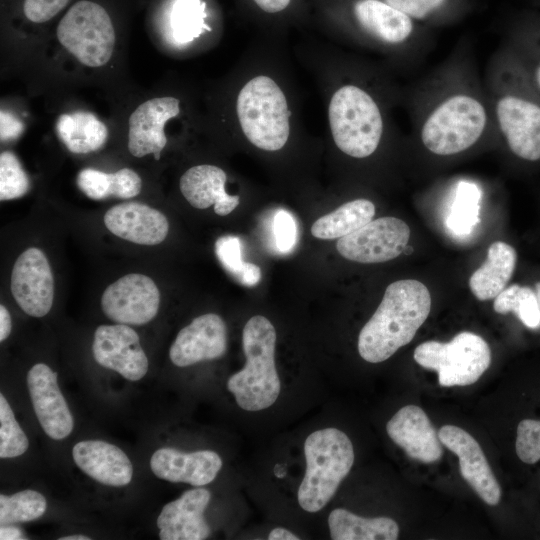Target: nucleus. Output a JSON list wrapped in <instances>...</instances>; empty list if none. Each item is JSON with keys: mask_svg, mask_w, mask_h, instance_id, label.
Listing matches in <instances>:
<instances>
[{"mask_svg": "<svg viewBox=\"0 0 540 540\" xmlns=\"http://www.w3.org/2000/svg\"><path fill=\"white\" fill-rule=\"evenodd\" d=\"M407 100L414 139L432 156L455 157L497 140L472 43H457L413 83Z\"/></svg>", "mask_w": 540, "mask_h": 540, "instance_id": "nucleus-1", "label": "nucleus"}, {"mask_svg": "<svg viewBox=\"0 0 540 540\" xmlns=\"http://www.w3.org/2000/svg\"><path fill=\"white\" fill-rule=\"evenodd\" d=\"M483 81L497 140L518 160L540 162V94L503 43L490 56Z\"/></svg>", "mask_w": 540, "mask_h": 540, "instance_id": "nucleus-2", "label": "nucleus"}, {"mask_svg": "<svg viewBox=\"0 0 540 540\" xmlns=\"http://www.w3.org/2000/svg\"><path fill=\"white\" fill-rule=\"evenodd\" d=\"M431 310L428 288L415 279L388 285L383 299L358 336V352L369 363L390 358L410 343Z\"/></svg>", "mask_w": 540, "mask_h": 540, "instance_id": "nucleus-3", "label": "nucleus"}, {"mask_svg": "<svg viewBox=\"0 0 540 540\" xmlns=\"http://www.w3.org/2000/svg\"><path fill=\"white\" fill-rule=\"evenodd\" d=\"M277 334L271 321L255 315L245 324L242 347L244 367L231 375L226 387L243 410L257 412L271 407L281 392L275 363Z\"/></svg>", "mask_w": 540, "mask_h": 540, "instance_id": "nucleus-4", "label": "nucleus"}, {"mask_svg": "<svg viewBox=\"0 0 540 540\" xmlns=\"http://www.w3.org/2000/svg\"><path fill=\"white\" fill-rule=\"evenodd\" d=\"M328 120L337 148L356 159L368 158L378 150L387 126L382 104L366 87L355 82L334 92Z\"/></svg>", "mask_w": 540, "mask_h": 540, "instance_id": "nucleus-5", "label": "nucleus"}, {"mask_svg": "<svg viewBox=\"0 0 540 540\" xmlns=\"http://www.w3.org/2000/svg\"><path fill=\"white\" fill-rule=\"evenodd\" d=\"M306 469L297 492L306 512L322 510L333 498L354 463V448L345 432L335 427L318 429L304 445Z\"/></svg>", "mask_w": 540, "mask_h": 540, "instance_id": "nucleus-6", "label": "nucleus"}, {"mask_svg": "<svg viewBox=\"0 0 540 540\" xmlns=\"http://www.w3.org/2000/svg\"><path fill=\"white\" fill-rule=\"evenodd\" d=\"M240 127L257 148L277 151L290 135V111L279 85L270 77L259 75L244 84L236 104Z\"/></svg>", "mask_w": 540, "mask_h": 540, "instance_id": "nucleus-7", "label": "nucleus"}, {"mask_svg": "<svg viewBox=\"0 0 540 540\" xmlns=\"http://www.w3.org/2000/svg\"><path fill=\"white\" fill-rule=\"evenodd\" d=\"M414 360L435 370L441 386L475 383L488 369L491 351L487 342L472 332H461L447 343L426 341L414 350Z\"/></svg>", "mask_w": 540, "mask_h": 540, "instance_id": "nucleus-8", "label": "nucleus"}, {"mask_svg": "<svg viewBox=\"0 0 540 540\" xmlns=\"http://www.w3.org/2000/svg\"><path fill=\"white\" fill-rule=\"evenodd\" d=\"M59 42L81 63L89 67L105 65L115 46L110 16L99 4L82 0L70 7L57 27Z\"/></svg>", "mask_w": 540, "mask_h": 540, "instance_id": "nucleus-9", "label": "nucleus"}, {"mask_svg": "<svg viewBox=\"0 0 540 540\" xmlns=\"http://www.w3.org/2000/svg\"><path fill=\"white\" fill-rule=\"evenodd\" d=\"M409 237L410 228L406 222L395 217H381L339 238L336 248L347 260L381 263L404 252Z\"/></svg>", "mask_w": 540, "mask_h": 540, "instance_id": "nucleus-10", "label": "nucleus"}, {"mask_svg": "<svg viewBox=\"0 0 540 540\" xmlns=\"http://www.w3.org/2000/svg\"><path fill=\"white\" fill-rule=\"evenodd\" d=\"M160 292L148 276L131 273L106 287L101 296L103 313L111 321L126 325H144L159 310Z\"/></svg>", "mask_w": 540, "mask_h": 540, "instance_id": "nucleus-11", "label": "nucleus"}, {"mask_svg": "<svg viewBox=\"0 0 540 540\" xmlns=\"http://www.w3.org/2000/svg\"><path fill=\"white\" fill-rule=\"evenodd\" d=\"M10 289L27 315L41 318L49 313L54 300V278L41 249L30 247L18 256L11 272Z\"/></svg>", "mask_w": 540, "mask_h": 540, "instance_id": "nucleus-12", "label": "nucleus"}, {"mask_svg": "<svg viewBox=\"0 0 540 540\" xmlns=\"http://www.w3.org/2000/svg\"><path fill=\"white\" fill-rule=\"evenodd\" d=\"M92 353L102 367L129 381H139L148 372L149 361L138 333L129 325H100L94 332Z\"/></svg>", "mask_w": 540, "mask_h": 540, "instance_id": "nucleus-13", "label": "nucleus"}, {"mask_svg": "<svg viewBox=\"0 0 540 540\" xmlns=\"http://www.w3.org/2000/svg\"><path fill=\"white\" fill-rule=\"evenodd\" d=\"M27 388L36 418L53 440H63L74 428V419L58 385V375L45 363L33 365L27 373Z\"/></svg>", "mask_w": 540, "mask_h": 540, "instance_id": "nucleus-14", "label": "nucleus"}, {"mask_svg": "<svg viewBox=\"0 0 540 540\" xmlns=\"http://www.w3.org/2000/svg\"><path fill=\"white\" fill-rule=\"evenodd\" d=\"M227 326L221 316L206 313L182 328L169 349V358L177 367L221 358L227 351Z\"/></svg>", "mask_w": 540, "mask_h": 540, "instance_id": "nucleus-15", "label": "nucleus"}, {"mask_svg": "<svg viewBox=\"0 0 540 540\" xmlns=\"http://www.w3.org/2000/svg\"><path fill=\"white\" fill-rule=\"evenodd\" d=\"M441 443L459 458L460 473L479 497L496 505L501 489L478 442L465 430L444 425L438 432Z\"/></svg>", "mask_w": 540, "mask_h": 540, "instance_id": "nucleus-16", "label": "nucleus"}, {"mask_svg": "<svg viewBox=\"0 0 540 540\" xmlns=\"http://www.w3.org/2000/svg\"><path fill=\"white\" fill-rule=\"evenodd\" d=\"M211 492L205 488L185 491L177 499L163 506L156 519L161 540H203L210 536L211 528L205 511Z\"/></svg>", "mask_w": 540, "mask_h": 540, "instance_id": "nucleus-17", "label": "nucleus"}, {"mask_svg": "<svg viewBox=\"0 0 540 540\" xmlns=\"http://www.w3.org/2000/svg\"><path fill=\"white\" fill-rule=\"evenodd\" d=\"M179 112L180 103L175 97L153 98L139 105L129 118V152L138 158L153 154L159 160L167 143L166 122Z\"/></svg>", "mask_w": 540, "mask_h": 540, "instance_id": "nucleus-18", "label": "nucleus"}, {"mask_svg": "<svg viewBox=\"0 0 540 540\" xmlns=\"http://www.w3.org/2000/svg\"><path fill=\"white\" fill-rule=\"evenodd\" d=\"M222 465L220 455L213 450L184 452L171 447L157 449L149 461L150 469L157 478L194 487L211 483Z\"/></svg>", "mask_w": 540, "mask_h": 540, "instance_id": "nucleus-19", "label": "nucleus"}, {"mask_svg": "<svg viewBox=\"0 0 540 540\" xmlns=\"http://www.w3.org/2000/svg\"><path fill=\"white\" fill-rule=\"evenodd\" d=\"M386 431L392 441L413 459L432 463L442 456L439 436L418 406L407 405L399 409L387 422Z\"/></svg>", "mask_w": 540, "mask_h": 540, "instance_id": "nucleus-20", "label": "nucleus"}, {"mask_svg": "<svg viewBox=\"0 0 540 540\" xmlns=\"http://www.w3.org/2000/svg\"><path fill=\"white\" fill-rule=\"evenodd\" d=\"M104 224L119 238L146 246L160 244L169 231L166 216L140 202L121 203L111 207L104 215Z\"/></svg>", "mask_w": 540, "mask_h": 540, "instance_id": "nucleus-21", "label": "nucleus"}, {"mask_svg": "<svg viewBox=\"0 0 540 540\" xmlns=\"http://www.w3.org/2000/svg\"><path fill=\"white\" fill-rule=\"evenodd\" d=\"M76 466L94 481L109 487H124L133 478V465L118 446L103 440H83L72 449Z\"/></svg>", "mask_w": 540, "mask_h": 540, "instance_id": "nucleus-22", "label": "nucleus"}, {"mask_svg": "<svg viewBox=\"0 0 540 540\" xmlns=\"http://www.w3.org/2000/svg\"><path fill=\"white\" fill-rule=\"evenodd\" d=\"M227 175L215 165L202 164L189 168L180 178L179 187L185 199L197 209L214 205L217 215L231 213L239 204L238 195L225 190Z\"/></svg>", "mask_w": 540, "mask_h": 540, "instance_id": "nucleus-23", "label": "nucleus"}, {"mask_svg": "<svg viewBox=\"0 0 540 540\" xmlns=\"http://www.w3.org/2000/svg\"><path fill=\"white\" fill-rule=\"evenodd\" d=\"M517 260L515 249L502 241L492 243L487 259L469 278V287L481 300L495 298L503 291L513 275Z\"/></svg>", "mask_w": 540, "mask_h": 540, "instance_id": "nucleus-24", "label": "nucleus"}, {"mask_svg": "<svg viewBox=\"0 0 540 540\" xmlns=\"http://www.w3.org/2000/svg\"><path fill=\"white\" fill-rule=\"evenodd\" d=\"M56 132L66 148L76 154L96 151L108 138L106 125L88 111L60 115L56 122Z\"/></svg>", "mask_w": 540, "mask_h": 540, "instance_id": "nucleus-25", "label": "nucleus"}, {"mask_svg": "<svg viewBox=\"0 0 540 540\" xmlns=\"http://www.w3.org/2000/svg\"><path fill=\"white\" fill-rule=\"evenodd\" d=\"M333 540H395L398 524L389 517L365 518L346 509L336 508L328 516Z\"/></svg>", "mask_w": 540, "mask_h": 540, "instance_id": "nucleus-26", "label": "nucleus"}, {"mask_svg": "<svg viewBox=\"0 0 540 540\" xmlns=\"http://www.w3.org/2000/svg\"><path fill=\"white\" fill-rule=\"evenodd\" d=\"M374 215L373 202L364 198L355 199L317 219L311 233L322 240L341 238L370 222Z\"/></svg>", "mask_w": 540, "mask_h": 540, "instance_id": "nucleus-27", "label": "nucleus"}, {"mask_svg": "<svg viewBox=\"0 0 540 540\" xmlns=\"http://www.w3.org/2000/svg\"><path fill=\"white\" fill-rule=\"evenodd\" d=\"M483 189L479 182L458 179L450 187V209L446 226L456 235L469 234L479 222Z\"/></svg>", "mask_w": 540, "mask_h": 540, "instance_id": "nucleus-28", "label": "nucleus"}, {"mask_svg": "<svg viewBox=\"0 0 540 540\" xmlns=\"http://www.w3.org/2000/svg\"><path fill=\"white\" fill-rule=\"evenodd\" d=\"M503 44L519 61L540 94V19H526L512 27Z\"/></svg>", "mask_w": 540, "mask_h": 540, "instance_id": "nucleus-29", "label": "nucleus"}, {"mask_svg": "<svg viewBox=\"0 0 540 540\" xmlns=\"http://www.w3.org/2000/svg\"><path fill=\"white\" fill-rule=\"evenodd\" d=\"M206 5L201 0H175L170 25L174 41L187 44L210 28L205 24Z\"/></svg>", "mask_w": 540, "mask_h": 540, "instance_id": "nucleus-30", "label": "nucleus"}, {"mask_svg": "<svg viewBox=\"0 0 540 540\" xmlns=\"http://www.w3.org/2000/svg\"><path fill=\"white\" fill-rule=\"evenodd\" d=\"M495 312H514L530 329L540 327V307L536 293L529 287L513 284L501 291L493 302Z\"/></svg>", "mask_w": 540, "mask_h": 540, "instance_id": "nucleus-31", "label": "nucleus"}, {"mask_svg": "<svg viewBox=\"0 0 540 540\" xmlns=\"http://www.w3.org/2000/svg\"><path fill=\"white\" fill-rule=\"evenodd\" d=\"M46 509L45 496L33 489H25L12 495H0L1 525L34 521L42 517Z\"/></svg>", "mask_w": 540, "mask_h": 540, "instance_id": "nucleus-32", "label": "nucleus"}, {"mask_svg": "<svg viewBox=\"0 0 540 540\" xmlns=\"http://www.w3.org/2000/svg\"><path fill=\"white\" fill-rule=\"evenodd\" d=\"M29 447V440L15 418L6 397L0 394V458H16Z\"/></svg>", "mask_w": 540, "mask_h": 540, "instance_id": "nucleus-33", "label": "nucleus"}, {"mask_svg": "<svg viewBox=\"0 0 540 540\" xmlns=\"http://www.w3.org/2000/svg\"><path fill=\"white\" fill-rule=\"evenodd\" d=\"M30 189V180L18 157L11 151L0 155V200L24 196Z\"/></svg>", "mask_w": 540, "mask_h": 540, "instance_id": "nucleus-34", "label": "nucleus"}, {"mask_svg": "<svg viewBox=\"0 0 540 540\" xmlns=\"http://www.w3.org/2000/svg\"><path fill=\"white\" fill-rule=\"evenodd\" d=\"M415 22H439L448 13L451 0H383Z\"/></svg>", "mask_w": 540, "mask_h": 540, "instance_id": "nucleus-35", "label": "nucleus"}, {"mask_svg": "<svg viewBox=\"0 0 540 540\" xmlns=\"http://www.w3.org/2000/svg\"><path fill=\"white\" fill-rule=\"evenodd\" d=\"M516 453L521 461L534 464L540 460V421L524 419L517 426Z\"/></svg>", "mask_w": 540, "mask_h": 540, "instance_id": "nucleus-36", "label": "nucleus"}, {"mask_svg": "<svg viewBox=\"0 0 540 540\" xmlns=\"http://www.w3.org/2000/svg\"><path fill=\"white\" fill-rule=\"evenodd\" d=\"M76 184L90 199L102 200L112 196L113 175L94 168H84L78 173Z\"/></svg>", "mask_w": 540, "mask_h": 540, "instance_id": "nucleus-37", "label": "nucleus"}, {"mask_svg": "<svg viewBox=\"0 0 540 540\" xmlns=\"http://www.w3.org/2000/svg\"><path fill=\"white\" fill-rule=\"evenodd\" d=\"M214 248L221 265L237 278L244 265L239 237L221 236L216 240Z\"/></svg>", "mask_w": 540, "mask_h": 540, "instance_id": "nucleus-38", "label": "nucleus"}, {"mask_svg": "<svg viewBox=\"0 0 540 540\" xmlns=\"http://www.w3.org/2000/svg\"><path fill=\"white\" fill-rule=\"evenodd\" d=\"M276 247L282 253L290 252L297 240V225L294 217L286 210L276 212L273 222Z\"/></svg>", "mask_w": 540, "mask_h": 540, "instance_id": "nucleus-39", "label": "nucleus"}, {"mask_svg": "<svg viewBox=\"0 0 540 540\" xmlns=\"http://www.w3.org/2000/svg\"><path fill=\"white\" fill-rule=\"evenodd\" d=\"M69 0H25L24 14L34 23H43L57 15Z\"/></svg>", "mask_w": 540, "mask_h": 540, "instance_id": "nucleus-40", "label": "nucleus"}, {"mask_svg": "<svg viewBox=\"0 0 540 540\" xmlns=\"http://www.w3.org/2000/svg\"><path fill=\"white\" fill-rule=\"evenodd\" d=\"M113 174L112 196L120 199H129L137 196L142 187L140 176L130 168H122Z\"/></svg>", "mask_w": 540, "mask_h": 540, "instance_id": "nucleus-41", "label": "nucleus"}, {"mask_svg": "<svg viewBox=\"0 0 540 540\" xmlns=\"http://www.w3.org/2000/svg\"><path fill=\"white\" fill-rule=\"evenodd\" d=\"M1 140H14L23 131V123L7 111L1 110Z\"/></svg>", "mask_w": 540, "mask_h": 540, "instance_id": "nucleus-42", "label": "nucleus"}, {"mask_svg": "<svg viewBox=\"0 0 540 540\" xmlns=\"http://www.w3.org/2000/svg\"><path fill=\"white\" fill-rule=\"evenodd\" d=\"M237 279L245 286H255L261 279V269L256 264L244 262L243 268Z\"/></svg>", "mask_w": 540, "mask_h": 540, "instance_id": "nucleus-43", "label": "nucleus"}, {"mask_svg": "<svg viewBox=\"0 0 540 540\" xmlns=\"http://www.w3.org/2000/svg\"><path fill=\"white\" fill-rule=\"evenodd\" d=\"M12 330V320L7 308L0 305V341L3 342L8 338Z\"/></svg>", "mask_w": 540, "mask_h": 540, "instance_id": "nucleus-44", "label": "nucleus"}, {"mask_svg": "<svg viewBox=\"0 0 540 540\" xmlns=\"http://www.w3.org/2000/svg\"><path fill=\"white\" fill-rule=\"evenodd\" d=\"M263 11L276 13L287 8L291 0H253Z\"/></svg>", "mask_w": 540, "mask_h": 540, "instance_id": "nucleus-45", "label": "nucleus"}, {"mask_svg": "<svg viewBox=\"0 0 540 540\" xmlns=\"http://www.w3.org/2000/svg\"><path fill=\"white\" fill-rule=\"evenodd\" d=\"M0 539L1 540H19L26 539L22 530L18 527L11 525H1L0 528Z\"/></svg>", "mask_w": 540, "mask_h": 540, "instance_id": "nucleus-46", "label": "nucleus"}, {"mask_svg": "<svg viewBox=\"0 0 540 540\" xmlns=\"http://www.w3.org/2000/svg\"><path fill=\"white\" fill-rule=\"evenodd\" d=\"M269 540H299L296 534L283 527L273 528L267 537Z\"/></svg>", "mask_w": 540, "mask_h": 540, "instance_id": "nucleus-47", "label": "nucleus"}, {"mask_svg": "<svg viewBox=\"0 0 540 540\" xmlns=\"http://www.w3.org/2000/svg\"><path fill=\"white\" fill-rule=\"evenodd\" d=\"M59 540H90L91 538L83 534L66 535L59 537Z\"/></svg>", "mask_w": 540, "mask_h": 540, "instance_id": "nucleus-48", "label": "nucleus"}, {"mask_svg": "<svg viewBox=\"0 0 540 540\" xmlns=\"http://www.w3.org/2000/svg\"><path fill=\"white\" fill-rule=\"evenodd\" d=\"M535 293L538 299L539 307H540V282L536 283L535 285Z\"/></svg>", "mask_w": 540, "mask_h": 540, "instance_id": "nucleus-49", "label": "nucleus"}]
</instances>
